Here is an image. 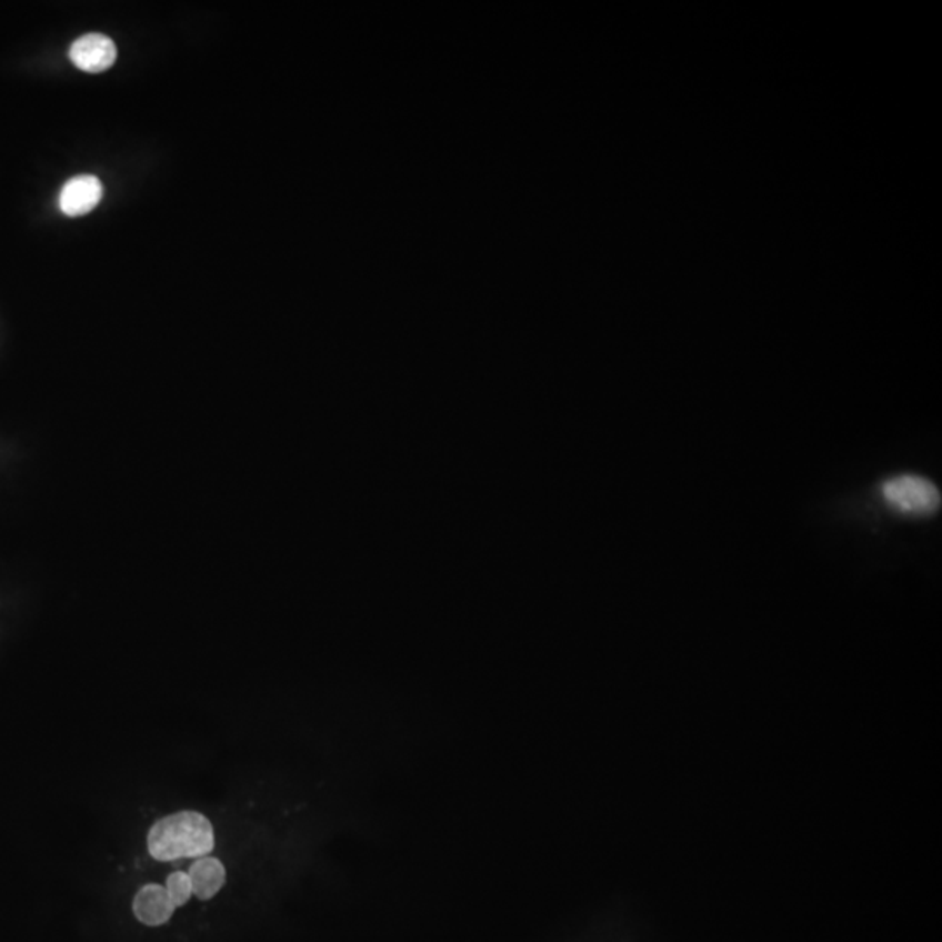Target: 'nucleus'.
Masks as SVG:
<instances>
[{"label": "nucleus", "instance_id": "1", "mask_svg": "<svg viewBox=\"0 0 942 942\" xmlns=\"http://www.w3.org/2000/svg\"><path fill=\"white\" fill-rule=\"evenodd\" d=\"M147 846L156 861L207 858L216 846V831L203 813H173L152 825Z\"/></svg>", "mask_w": 942, "mask_h": 942}, {"label": "nucleus", "instance_id": "2", "mask_svg": "<svg viewBox=\"0 0 942 942\" xmlns=\"http://www.w3.org/2000/svg\"><path fill=\"white\" fill-rule=\"evenodd\" d=\"M882 494L890 507L908 515H931L941 507V491L925 477H894L883 483Z\"/></svg>", "mask_w": 942, "mask_h": 942}, {"label": "nucleus", "instance_id": "3", "mask_svg": "<svg viewBox=\"0 0 942 942\" xmlns=\"http://www.w3.org/2000/svg\"><path fill=\"white\" fill-rule=\"evenodd\" d=\"M70 60L84 72L100 73L114 66L118 48L102 33H86L70 46Z\"/></svg>", "mask_w": 942, "mask_h": 942}, {"label": "nucleus", "instance_id": "4", "mask_svg": "<svg viewBox=\"0 0 942 942\" xmlns=\"http://www.w3.org/2000/svg\"><path fill=\"white\" fill-rule=\"evenodd\" d=\"M103 198V186L94 176H78L61 188L60 210L67 217L93 212Z\"/></svg>", "mask_w": 942, "mask_h": 942}, {"label": "nucleus", "instance_id": "5", "mask_svg": "<svg viewBox=\"0 0 942 942\" xmlns=\"http://www.w3.org/2000/svg\"><path fill=\"white\" fill-rule=\"evenodd\" d=\"M173 911L176 906L164 886L151 883V885L142 886L134 895L133 913L143 925H163L171 919Z\"/></svg>", "mask_w": 942, "mask_h": 942}, {"label": "nucleus", "instance_id": "6", "mask_svg": "<svg viewBox=\"0 0 942 942\" xmlns=\"http://www.w3.org/2000/svg\"><path fill=\"white\" fill-rule=\"evenodd\" d=\"M192 883V894L201 901H208L219 894L226 883V870L219 859L200 858L189 870Z\"/></svg>", "mask_w": 942, "mask_h": 942}, {"label": "nucleus", "instance_id": "7", "mask_svg": "<svg viewBox=\"0 0 942 942\" xmlns=\"http://www.w3.org/2000/svg\"><path fill=\"white\" fill-rule=\"evenodd\" d=\"M164 889H167L168 895H170L171 902H173V906L176 908L188 904L189 899L194 895L192 894L191 878H189L188 873H182V871L171 873L168 876Z\"/></svg>", "mask_w": 942, "mask_h": 942}]
</instances>
